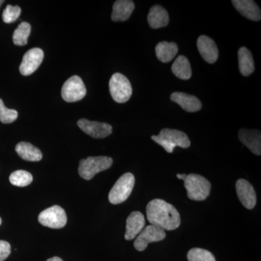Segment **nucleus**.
<instances>
[{"instance_id":"21","label":"nucleus","mask_w":261,"mask_h":261,"mask_svg":"<svg viewBox=\"0 0 261 261\" xmlns=\"http://www.w3.org/2000/svg\"><path fill=\"white\" fill-rule=\"evenodd\" d=\"M178 51L176 43L161 42L155 47L156 56L160 61L168 63L176 56Z\"/></svg>"},{"instance_id":"7","label":"nucleus","mask_w":261,"mask_h":261,"mask_svg":"<svg viewBox=\"0 0 261 261\" xmlns=\"http://www.w3.org/2000/svg\"><path fill=\"white\" fill-rule=\"evenodd\" d=\"M87 94V89L83 81L78 75L68 79L62 87L61 95L65 102H78Z\"/></svg>"},{"instance_id":"5","label":"nucleus","mask_w":261,"mask_h":261,"mask_svg":"<svg viewBox=\"0 0 261 261\" xmlns=\"http://www.w3.org/2000/svg\"><path fill=\"white\" fill-rule=\"evenodd\" d=\"M135 178L132 173H126L118 178L110 192L109 201L113 205L125 202L132 194L135 187Z\"/></svg>"},{"instance_id":"3","label":"nucleus","mask_w":261,"mask_h":261,"mask_svg":"<svg viewBox=\"0 0 261 261\" xmlns=\"http://www.w3.org/2000/svg\"><path fill=\"white\" fill-rule=\"evenodd\" d=\"M185 187L189 199L195 201L206 200L211 193V185L208 180L199 174L187 175Z\"/></svg>"},{"instance_id":"17","label":"nucleus","mask_w":261,"mask_h":261,"mask_svg":"<svg viewBox=\"0 0 261 261\" xmlns=\"http://www.w3.org/2000/svg\"><path fill=\"white\" fill-rule=\"evenodd\" d=\"M171 99L179 105L187 112H197L202 108V103L198 98L184 92H173L171 95Z\"/></svg>"},{"instance_id":"23","label":"nucleus","mask_w":261,"mask_h":261,"mask_svg":"<svg viewBox=\"0 0 261 261\" xmlns=\"http://www.w3.org/2000/svg\"><path fill=\"white\" fill-rule=\"evenodd\" d=\"M173 74L180 80H188L192 76V68L190 61L186 57L179 56L171 66Z\"/></svg>"},{"instance_id":"9","label":"nucleus","mask_w":261,"mask_h":261,"mask_svg":"<svg viewBox=\"0 0 261 261\" xmlns=\"http://www.w3.org/2000/svg\"><path fill=\"white\" fill-rule=\"evenodd\" d=\"M166 238V233L164 230L154 225H149L143 228L140 234L137 237L134 245L136 250L144 251L149 243L162 241Z\"/></svg>"},{"instance_id":"11","label":"nucleus","mask_w":261,"mask_h":261,"mask_svg":"<svg viewBox=\"0 0 261 261\" xmlns=\"http://www.w3.org/2000/svg\"><path fill=\"white\" fill-rule=\"evenodd\" d=\"M44 59V51L40 48H33L23 56L20 65V73L23 75L32 74L42 64Z\"/></svg>"},{"instance_id":"30","label":"nucleus","mask_w":261,"mask_h":261,"mask_svg":"<svg viewBox=\"0 0 261 261\" xmlns=\"http://www.w3.org/2000/svg\"><path fill=\"white\" fill-rule=\"evenodd\" d=\"M187 176V175L185 174V173H184V174H179V173H178V174L176 175V177H177L178 179L183 180V181H185V180L186 179Z\"/></svg>"},{"instance_id":"14","label":"nucleus","mask_w":261,"mask_h":261,"mask_svg":"<svg viewBox=\"0 0 261 261\" xmlns=\"http://www.w3.org/2000/svg\"><path fill=\"white\" fill-rule=\"evenodd\" d=\"M145 225V216L139 211H134L128 216L126 220L125 239L132 240L137 238L143 230Z\"/></svg>"},{"instance_id":"18","label":"nucleus","mask_w":261,"mask_h":261,"mask_svg":"<svg viewBox=\"0 0 261 261\" xmlns=\"http://www.w3.org/2000/svg\"><path fill=\"white\" fill-rule=\"evenodd\" d=\"M147 21L152 29H157L166 27L169 23V15L167 10L161 5H154L149 10Z\"/></svg>"},{"instance_id":"20","label":"nucleus","mask_w":261,"mask_h":261,"mask_svg":"<svg viewBox=\"0 0 261 261\" xmlns=\"http://www.w3.org/2000/svg\"><path fill=\"white\" fill-rule=\"evenodd\" d=\"M15 151L18 155L25 161L37 162L42 159V152L29 142H19L15 147Z\"/></svg>"},{"instance_id":"15","label":"nucleus","mask_w":261,"mask_h":261,"mask_svg":"<svg viewBox=\"0 0 261 261\" xmlns=\"http://www.w3.org/2000/svg\"><path fill=\"white\" fill-rule=\"evenodd\" d=\"M239 139L256 155L261 154V135L259 130H249L241 128L239 130Z\"/></svg>"},{"instance_id":"6","label":"nucleus","mask_w":261,"mask_h":261,"mask_svg":"<svg viewBox=\"0 0 261 261\" xmlns=\"http://www.w3.org/2000/svg\"><path fill=\"white\" fill-rule=\"evenodd\" d=\"M110 93L118 103L126 102L132 94V87L129 81L124 75L114 73L109 82Z\"/></svg>"},{"instance_id":"25","label":"nucleus","mask_w":261,"mask_h":261,"mask_svg":"<svg viewBox=\"0 0 261 261\" xmlns=\"http://www.w3.org/2000/svg\"><path fill=\"white\" fill-rule=\"evenodd\" d=\"M33 181V176L30 173L23 170H18L12 173L10 176V181L12 185L17 187H27Z\"/></svg>"},{"instance_id":"2","label":"nucleus","mask_w":261,"mask_h":261,"mask_svg":"<svg viewBox=\"0 0 261 261\" xmlns=\"http://www.w3.org/2000/svg\"><path fill=\"white\" fill-rule=\"evenodd\" d=\"M152 140L163 147L168 153H172L175 147L188 148L191 145L186 134L181 130L171 128H163L159 135L152 136Z\"/></svg>"},{"instance_id":"33","label":"nucleus","mask_w":261,"mask_h":261,"mask_svg":"<svg viewBox=\"0 0 261 261\" xmlns=\"http://www.w3.org/2000/svg\"><path fill=\"white\" fill-rule=\"evenodd\" d=\"M2 224V219H1V218H0V225H1Z\"/></svg>"},{"instance_id":"4","label":"nucleus","mask_w":261,"mask_h":261,"mask_svg":"<svg viewBox=\"0 0 261 261\" xmlns=\"http://www.w3.org/2000/svg\"><path fill=\"white\" fill-rule=\"evenodd\" d=\"M113 159L106 156L89 157L80 161L79 173L81 177L91 180L97 173L106 171L111 167Z\"/></svg>"},{"instance_id":"22","label":"nucleus","mask_w":261,"mask_h":261,"mask_svg":"<svg viewBox=\"0 0 261 261\" xmlns=\"http://www.w3.org/2000/svg\"><path fill=\"white\" fill-rule=\"evenodd\" d=\"M239 68L244 76L251 75L255 70L252 53L247 48L243 47L238 51Z\"/></svg>"},{"instance_id":"1","label":"nucleus","mask_w":261,"mask_h":261,"mask_svg":"<svg viewBox=\"0 0 261 261\" xmlns=\"http://www.w3.org/2000/svg\"><path fill=\"white\" fill-rule=\"evenodd\" d=\"M147 216L151 225L167 231L179 227L181 216L174 206L161 199L151 200L147 205Z\"/></svg>"},{"instance_id":"10","label":"nucleus","mask_w":261,"mask_h":261,"mask_svg":"<svg viewBox=\"0 0 261 261\" xmlns=\"http://www.w3.org/2000/svg\"><path fill=\"white\" fill-rule=\"evenodd\" d=\"M77 124L84 133L95 139L106 138L113 132L111 125L102 122L91 121L82 118L77 122Z\"/></svg>"},{"instance_id":"24","label":"nucleus","mask_w":261,"mask_h":261,"mask_svg":"<svg viewBox=\"0 0 261 261\" xmlns=\"http://www.w3.org/2000/svg\"><path fill=\"white\" fill-rule=\"evenodd\" d=\"M32 27L27 22H22L15 29L13 35V43L17 46H24L28 42Z\"/></svg>"},{"instance_id":"31","label":"nucleus","mask_w":261,"mask_h":261,"mask_svg":"<svg viewBox=\"0 0 261 261\" xmlns=\"http://www.w3.org/2000/svg\"><path fill=\"white\" fill-rule=\"evenodd\" d=\"M47 261H63L62 260L61 257H51V258L48 259Z\"/></svg>"},{"instance_id":"12","label":"nucleus","mask_w":261,"mask_h":261,"mask_svg":"<svg viewBox=\"0 0 261 261\" xmlns=\"http://www.w3.org/2000/svg\"><path fill=\"white\" fill-rule=\"evenodd\" d=\"M236 190L239 200L244 207L249 210L253 209L256 205L257 197L251 184L243 178L239 179L236 183Z\"/></svg>"},{"instance_id":"13","label":"nucleus","mask_w":261,"mask_h":261,"mask_svg":"<svg viewBox=\"0 0 261 261\" xmlns=\"http://www.w3.org/2000/svg\"><path fill=\"white\" fill-rule=\"evenodd\" d=\"M197 48L202 58L207 63L213 64L219 58V49L216 42L207 36H200L197 39Z\"/></svg>"},{"instance_id":"16","label":"nucleus","mask_w":261,"mask_h":261,"mask_svg":"<svg viewBox=\"0 0 261 261\" xmlns=\"http://www.w3.org/2000/svg\"><path fill=\"white\" fill-rule=\"evenodd\" d=\"M233 6L240 14L253 21H259L261 19V12L255 2L252 0H233Z\"/></svg>"},{"instance_id":"32","label":"nucleus","mask_w":261,"mask_h":261,"mask_svg":"<svg viewBox=\"0 0 261 261\" xmlns=\"http://www.w3.org/2000/svg\"><path fill=\"white\" fill-rule=\"evenodd\" d=\"M3 3H4V1H3V0H0V7L3 5Z\"/></svg>"},{"instance_id":"29","label":"nucleus","mask_w":261,"mask_h":261,"mask_svg":"<svg viewBox=\"0 0 261 261\" xmlns=\"http://www.w3.org/2000/svg\"><path fill=\"white\" fill-rule=\"evenodd\" d=\"M11 252V246L8 242L0 240V261H4Z\"/></svg>"},{"instance_id":"19","label":"nucleus","mask_w":261,"mask_h":261,"mask_svg":"<svg viewBox=\"0 0 261 261\" xmlns=\"http://www.w3.org/2000/svg\"><path fill=\"white\" fill-rule=\"evenodd\" d=\"M135 3L130 0H118L113 7L111 18L113 21H126L135 10Z\"/></svg>"},{"instance_id":"28","label":"nucleus","mask_w":261,"mask_h":261,"mask_svg":"<svg viewBox=\"0 0 261 261\" xmlns=\"http://www.w3.org/2000/svg\"><path fill=\"white\" fill-rule=\"evenodd\" d=\"M20 13H21V9L20 7L8 5L3 11V20L6 23H13L19 18Z\"/></svg>"},{"instance_id":"27","label":"nucleus","mask_w":261,"mask_h":261,"mask_svg":"<svg viewBox=\"0 0 261 261\" xmlns=\"http://www.w3.org/2000/svg\"><path fill=\"white\" fill-rule=\"evenodd\" d=\"M18 116V111L5 107L3 99H0V121L2 123H13L17 119Z\"/></svg>"},{"instance_id":"26","label":"nucleus","mask_w":261,"mask_h":261,"mask_svg":"<svg viewBox=\"0 0 261 261\" xmlns=\"http://www.w3.org/2000/svg\"><path fill=\"white\" fill-rule=\"evenodd\" d=\"M189 261H216V257L208 250L205 249L192 248L187 253Z\"/></svg>"},{"instance_id":"8","label":"nucleus","mask_w":261,"mask_h":261,"mask_svg":"<svg viewBox=\"0 0 261 261\" xmlns=\"http://www.w3.org/2000/svg\"><path fill=\"white\" fill-rule=\"evenodd\" d=\"M38 220L42 226L58 229V228L64 227L66 224V213L64 209L62 208L60 206H51L41 212Z\"/></svg>"}]
</instances>
